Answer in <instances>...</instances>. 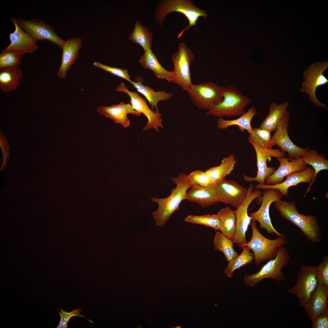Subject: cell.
<instances>
[{
  "label": "cell",
  "mask_w": 328,
  "mask_h": 328,
  "mask_svg": "<svg viewBox=\"0 0 328 328\" xmlns=\"http://www.w3.org/2000/svg\"><path fill=\"white\" fill-rule=\"evenodd\" d=\"M170 180L176 187L172 189L169 196L164 198L153 197L151 199L158 205L157 210L152 214L156 224L158 227H163L171 215L179 209L180 204L186 200L187 191L192 185L187 175L183 173H181L176 177L171 178Z\"/></svg>",
  "instance_id": "cell-1"
},
{
  "label": "cell",
  "mask_w": 328,
  "mask_h": 328,
  "mask_svg": "<svg viewBox=\"0 0 328 328\" xmlns=\"http://www.w3.org/2000/svg\"><path fill=\"white\" fill-rule=\"evenodd\" d=\"M274 206L281 217L299 228L309 241L315 243L320 242L322 231L316 216L299 213L294 201L280 200L275 202Z\"/></svg>",
  "instance_id": "cell-2"
},
{
  "label": "cell",
  "mask_w": 328,
  "mask_h": 328,
  "mask_svg": "<svg viewBox=\"0 0 328 328\" xmlns=\"http://www.w3.org/2000/svg\"><path fill=\"white\" fill-rule=\"evenodd\" d=\"M250 225L252 236L246 246L252 251L255 265L258 266L263 261L274 258L280 248L286 244L288 241L284 234L274 239L267 238L258 230L255 221L251 220Z\"/></svg>",
  "instance_id": "cell-3"
},
{
  "label": "cell",
  "mask_w": 328,
  "mask_h": 328,
  "mask_svg": "<svg viewBox=\"0 0 328 328\" xmlns=\"http://www.w3.org/2000/svg\"><path fill=\"white\" fill-rule=\"evenodd\" d=\"M178 12L183 14L187 19L189 25L182 30L177 37L180 39L186 30L196 25L199 18L203 17L207 19L208 15L204 10L195 6L192 1L189 0H169L162 1L155 13L156 21L159 24L163 23L168 14L172 12Z\"/></svg>",
  "instance_id": "cell-4"
},
{
  "label": "cell",
  "mask_w": 328,
  "mask_h": 328,
  "mask_svg": "<svg viewBox=\"0 0 328 328\" xmlns=\"http://www.w3.org/2000/svg\"><path fill=\"white\" fill-rule=\"evenodd\" d=\"M252 101L234 86L224 87L222 100L205 114L219 117L240 116L245 113V108Z\"/></svg>",
  "instance_id": "cell-5"
},
{
  "label": "cell",
  "mask_w": 328,
  "mask_h": 328,
  "mask_svg": "<svg viewBox=\"0 0 328 328\" xmlns=\"http://www.w3.org/2000/svg\"><path fill=\"white\" fill-rule=\"evenodd\" d=\"M290 258L286 249L284 246L282 247L276 257L268 260L257 272L245 275L244 282L247 285L253 287L265 278H269L278 282L283 281L285 277L282 270L288 265Z\"/></svg>",
  "instance_id": "cell-6"
},
{
  "label": "cell",
  "mask_w": 328,
  "mask_h": 328,
  "mask_svg": "<svg viewBox=\"0 0 328 328\" xmlns=\"http://www.w3.org/2000/svg\"><path fill=\"white\" fill-rule=\"evenodd\" d=\"M171 58L174 65L173 70L171 71L172 82L186 91L192 84L190 65L195 60L194 54L184 43H182L179 45L178 51L172 55Z\"/></svg>",
  "instance_id": "cell-7"
},
{
  "label": "cell",
  "mask_w": 328,
  "mask_h": 328,
  "mask_svg": "<svg viewBox=\"0 0 328 328\" xmlns=\"http://www.w3.org/2000/svg\"><path fill=\"white\" fill-rule=\"evenodd\" d=\"M328 68L327 61L315 63L308 67L303 72V80L299 89L300 92L308 95L310 101L315 106L327 109L328 107L318 99L316 92L318 87L328 83L327 79L323 74Z\"/></svg>",
  "instance_id": "cell-8"
},
{
  "label": "cell",
  "mask_w": 328,
  "mask_h": 328,
  "mask_svg": "<svg viewBox=\"0 0 328 328\" xmlns=\"http://www.w3.org/2000/svg\"><path fill=\"white\" fill-rule=\"evenodd\" d=\"M224 87L208 82L192 84L186 91L195 106L208 110L222 100Z\"/></svg>",
  "instance_id": "cell-9"
},
{
  "label": "cell",
  "mask_w": 328,
  "mask_h": 328,
  "mask_svg": "<svg viewBox=\"0 0 328 328\" xmlns=\"http://www.w3.org/2000/svg\"><path fill=\"white\" fill-rule=\"evenodd\" d=\"M316 272V266H301L296 284L287 290L289 293L296 296L299 305L304 308L318 285Z\"/></svg>",
  "instance_id": "cell-10"
},
{
  "label": "cell",
  "mask_w": 328,
  "mask_h": 328,
  "mask_svg": "<svg viewBox=\"0 0 328 328\" xmlns=\"http://www.w3.org/2000/svg\"><path fill=\"white\" fill-rule=\"evenodd\" d=\"M262 195L259 189L254 190L253 184H250L247 189L246 197L241 204L235 210L236 217V229L235 235L232 239L233 243L237 244L240 248L246 246L248 242L246 234L251 218L248 213L249 207L256 198Z\"/></svg>",
  "instance_id": "cell-11"
},
{
  "label": "cell",
  "mask_w": 328,
  "mask_h": 328,
  "mask_svg": "<svg viewBox=\"0 0 328 328\" xmlns=\"http://www.w3.org/2000/svg\"><path fill=\"white\" fill-rule=\"evenodd\" d=\"M290 114L287 110L279 121L271 142V148L278 146L282 151L287 152L288 158L292 160L302 159L308 148H302L294 144L290 138L288 132Z\"/></svg>",
  "instance_id": "cell-12"
},
{
  "label": "cell",
  "mask_w": 328,
  "mask_h": 328,
  "mask_svg": "<svg viewBox=\"0 0 328 328\" xmlns=\"http://www.w3.org/2000/svg\"><path fill=\"white\" fill-rule=\"evenodd\" d=\"M115 90L117 92L127 94L130 98V103L133 108L140 114H144L147 118L148 122L143 128L144 130L153 128L158 132L159 128H163L162 114L158 108L155 109V112L152 110L145 99L136 92L129 90L123 82L120 83Z\"/></svg>",
  "instance_id": "cell-13"
},
{
  "label": "cell",
  "mask_w": 328,
  "mask_h": 328,
  "mask_svg": "<svg viewBox=\"0 0 328 328\" xmlns=\"http://www.w3.org/2000/svg\"><path fill=\"white\" fill-rule=\"evenodd\" d=\"M20 27L37 41L47 40L56 44L61 49L65 41L55 32L53 27L44 20L38 19H17Z\"/></svg>",
  "instance_id": "cell-14"
},
{
  "label": "cell",
  "mask_w": 328,
  "mask_h": 328,
  "mask_svg": "<svg viewBox=\"0 0 328 328\" xmlns=\"http://www.w3.org/2000/svg\"><path fill=\"white\" fill-rule=\"evenodd\" d=\"M263 190L260 207L256 211L250 213L249 216L251 220L258 221L260 227L265 230L268 234H274L277 236H282V234L277 231L272 224L269 215V208L272 203L282 200L283 196L276 190Z\"/></svg>",
  "instance_id": "cell-15"
},
{
  "label": "cell",
  "mask_w": 328,
  "mask_h": 328,
  "mask_svg": "<svg viewBox=\"0 0 328 328\" xmlns=\"http://www.w3.org/2000/svg\"><path fill=\"white\" fill-rule=\"evenodd\" d=\"M218 202L238 207L244 200L247 189L237 182L225 179L214 186Z\"/></svg>",
  "instance_id": "cell-16"
},
{
  "label": "cell",
  "mask_w": 328,
  "mask_h": 328,
  "mask_svg": "<svg viewBox=\"0 0 328 328\" xmlns=\"http://www.w3.org/2000/svg\"><path fill=\"white\" fill-rule=\"evenodd\" d=\"M256 155L257 165L258 168L256 176L254 177L243 175L244 179L248 182L256 181L261 184H265V179L272 174L275 169L273 167L268 166L267 160L271 157L277 158L285 156L286 153L280 149H265L252 145Z\"/></svg>",
  "instance_id": "cell-17"
},
{
  "label": "cell",
  "mask_w": 328,
  "mask_h": 328,
  "mask_svg": "<svg viewBox=\"0 0 328 328\" xmlns=\"http://www.w3.org/2000/svg\"><path fill=\"white\" fill-rule=\"evenodd\" d=\"M16 18L13 17L11 20L13 23L15 29L13 32H10L9 38L10 44L2 51H14L20 53L23 55L27 53H32L39 48L35 40L26 32L19 26Z\"/></svg>",
  "instance_id": "cell-18"
},
{
  "label": "cell",
  "mask_w": 328,
  "mask_h": 328,
  "mask_svg": "<svg viewBox=\"0 0 328 328\" xmlns=\"http://www.w3.org/2000/svg\"><path fill=\"white\" fill-rule=\"evenodd\" d=\"M314 171L313 168L307 167L305 169L289 174L286 176L284 181L274 185L261 184L255 185V189H271L278 190L282 196H289L288 190L289 188L302 183H310L313 179Z\"/></svg>",
  "instance_id": "cell-19"
},
{
  "label": "cell",
  "mask_w": 328,
  "mask_h": 328,
  "mask_svg": "<svg viewBox=\"0 0 328 328\" xmlns=\"http://www.w3.org/2000/svg\"><path fill=\"white\" fill-rule=\"evenodd\" d=\"M280 165L273 173L267 177L265 184L274 185L281 183L284 178L292 173L303 170L306 168L307 164L302 159L292 160L285 156L277 158Z\"/></svg>",
  "instance_id": "cell-20"
},
{
  "label": "cell",
  "mask_w": 328,
  "mask_h": 328,
  "mask_svg": "<svg viewBox=\"0 0 328 328\" xmlns=\"http://www.w3.org/2000/svg\"><path fill=\"white\" fill-rule=\"evenodd\" d=\"M97 110L100 114L112 119L116 124H119L125 128L130 125L128 114L139 116L141 114L134 109L131 104H125L123 101L111 106H101Z\"/></svg>",
  "instance_id": "cell-21"
},
{
  "label": "cell",
  "mask_w": 328,
  "mask_h": 328,
  "mask_svg": "<svg viewBox=\"0 0 328 328\" xmlns=\"http://www.w3.org/2000/svg\"><path fill=\"white\" fill-rule=\"evenodd\" d=\"M82 44L81 39L78 37L71 38L64 41L61 49V63L57 74L59 78H66L67 71L77 58Z\"/></svg>",
  "instance_id": "cell-22"
},
{
  "label": "cell",
  "mask_w": 328,
  "mask_h": 328,
  "mask_svg": "<svg viewBox=\"0 0 328 328\" xmlns=\"http://www.w3.org/2000/svg\"><path fill=\"white\" fill-rule=\"evenodd\" d=\"M328 287L318 285L305 309L312 322L317 316L328 310Z\"/></svg>",
  "instance_id": "cell-23"
},
{
  "label": "cell",
  "mask_w": 328,
  "mask_h": 328,
  "mask_svg": "<svg viewBox=\"0 0 328 328\" xmlns=\"http://www.w3.org/2000/svg\"><path fill=\"white\" fill-rule=\"evenodd\" d=\"M187 192L186 200L196 203L203 208L210 207L218 202L217 194L213 185L203 187L194 184Z\"/></svg>",
  "instance_id": "cell-24"
},
{
  "label": "cell",
  "mask_w": 328,
  "mask_h": 328,
  "mask_svg": "<svg viewBox=\"0 0 328 328\" xmlns=\"http://www.w3.org/2000/svg\"><path fill=\"white\" fill-rule=\"evenodd\" d=\"M135 80V82L131 80L130 82L138 92L143 95L147 100L151 106L152 109L154 108H155V109L158 108L157 104L160 101L168 100L173 96L171 93L163 91H155L149 86L144 85L143 84V80L141 77H136Z\"/></svg>",
  "instance_id": "cell-25"
},
{
  "label": "cell",
  "mask_w": 328,
  "mask_h": 328,
  "mask_svg": "<svg viewBox=\"0 0 328 328\" xmlns=\"http://www.w3.org/2000/svg\"><path fill=\"white\" fill-rule=\"evenodd\" d=\"M237 162L235 155L231 154L227 157L223 158L219 165L211 167L205 172L212 184L214 186L225 179L226 176L231 173Z\"/></svg>",
  "instance_id": "cell-26"
},
{
  "label": "cell",
  "mask_w": 328,
  "mask_h": 328,
  "mask_svg": "<svg viewBox=\"0 0 328 328\" xmlns=\"http://www.w3.org/2000/svg\"><path fill=\"white\" fill-rule=\"evenodd\" d=\"M22 76L19 67L0 69V88L6 93L15 90L21 83Z\"/></svg>",
  "instance_id": "cell-27"
},
{
  "label": "cell",
  "mask_w": 328,
  "mask_h": 328,
  "mask_svg": "<svg viewBox=\"0 0 328 328\" xmlns=\"http://www.w3.org/2000/svg\"><path fill=\"white\" fill-rule=\"evenodd\" d=\"M257 113L255 108L252 107L247 112L236 119L228 120L220 118L217 122V128L219 129H223L231 126L236 125L241 131L246 130L250 134L253 130L251 125V121Z\"/></svg>",
  "instance_id": "cell-28"
},
{
  "label": "cell",
  "mask_w": 328,
  "mask_h": 328,
  "mask_svg": "<svg viewBox=\"0 0 328 328\" xmlns=\"http://www.w3.org/2000/svg\"><path fill=\"white\" fill-rule=\"evenodd\" d=\"M139 61L144 68L152 71L158 79L172 82L171 71L167 70L162 66L151 49L145 51Z\"/></svg>",
  "instance_id": "cell-29"
},
{
  "label": "cell",
  "mask_w": 328,
  "mask_h": 328,
  "mask_svg": "<svg viewBox=\"0 0 328 328\" xmlns=\"http://www.w3.org/2000/svg\"><path fill=\"white\" fill-rule=\"evenodd\" d=\"M289 105V101L279 104L275 102L271 103L269 106L268 114L261 124L260 127L271 132L275 131Z\"/></svg>",
  "instance_id": "cell-30"
},
{
  "label": "cell",
  "mask_w": 328,
  "mask_h": 328,
  "mask_svg": "<svg viewBox=\"0 0 328 328\" xmlns=\"http://www.w3.org/2000/svg\"><path fill=\"white\" fill-rule=\"evenodd\" d=\"M303 162L311 166L314 170L313 178L306 191L304 196L309 192L316 178L317 175L320 171L328 169V160L323 154H319L316 151L309 149L302 158Z\"/></svg>",
  "instance_id": "cell-31"
},
{
  "label": "cell",
  "mask_w": 328,
  "mask_h": 328,
  "mask_svg": "<svg viewBox=\"0 0 328 328\" xmlns=\"http://www.w3.org/2000/svg\"><path fill=\"white\" fill-rule=\"evenodd\" d=\"M217 214L221 223V232L232 239L235 235L236 229L235 210H233L227 207L220 209Z\"/></svg>",
  "instance_id": "cell-32"
},
{
  "label": "cell",
  "mask_w": 328,
  "mask_h": 328,
  "mask_svg": "<svg viewBox=\"0 0 328 328\" xmlns=\"http://www.w3.org/2000/svg\"><path fill=\"white\" fill-rule=\"evenodd\" d=\"M133 43L140 46L144 51L151 49L153 37L150 30L138 21L135 23L134 29L129 36Z\"/></svg>",
  "instance_id": "cell-33"
},
{
  "label": "cell",
  "mask_w": 328,
  "mask_h": 328,
  "mask_svg": "<svg viewBox=\"0 0 328 328\" xmlns=\"http://www.w3.org/2000/svg\"><path fill=\"white\" fill-rule=\"evenodd\" d=\"M234 243L232 239L227 237L221 232L216 231L213 241L214 249L222 251L228 262L238 255L233 248Z\"/></svg>",
  "instance_id": "cell-34"
},
{
  "label": "cell",
  "mask_w": 328,
  "mask_h": 328,
  "mask_svg": "<svg viewBox=\"0 0 328 328\" xmlns=\"http://www.w3.org/2000/svg\"><path fill=\"white\" fill-rule=\"evenodd\" d=\"M253 260V253L250 252V249L246 246L243 248L242 251L240 255L228 262L224 272L228 277L231 278L235 270L251 263Z\"/></svg>",
  "instance_id": "cell-35"
},
{
  "label": "cell",
  "mask_w": 328,
  "mask_h": 328,
  "mask_svg": "<svg viewBox=\"0 0 328 328\" xmlns=\"http://www.w3.org/2000/svg\"><path fill=\"white\" fill-rule=\"evenodd\" d=\"M184 220L188 223L204 225L216 231H221L220 221L217 214L199 216L190 215L186 217Z\"/></svg>",
  "instance_id": "cell-36"
},
{
  "label": "cell",
  "mask_w": 328,
  "mask_h": 328,
  "mask_svg": "<svg viewBox=\"0 0 328 328\" xmlns=\"http://www.w3.org/2000/svg\"><path fill=\"white\" fill-rule=\"evenodd\" d=\"M272 137L271 132L259 127L253 128L248 139L251 145L269 149H272L270 147Z\"/></svg>",
  "instance_id": "cell-37"
},
{
  "label": "cell",
  "mask_w": 328,
  "mask_h": 328,
  "mask_svg": "<svg viewBox=\"0 0 328 328\" xmlns=\"http://www.w3.org/2000/svg\"><path fill=\"white\" fill-rule=\"evenodd\" d=\"M23 55L14 51H1L0 53V69L19 67L22 61Z\"/></svg>",
  "instance_id": "cell-38"
},
{
  "label": "cell",
  "mask_w": 328,
  "mask_h": 328,
  "mask_svg": "<svg viewBox=\"0 0 328 328\" xmlns=\"http://www.w3.org/2000/svg\"><path fill=\"white\" fill-rule=\"evenodd\" d=\"M316 267V277L318 285L328 287V255L324 256Z\"/></svg>",
  "instance_id": "cell-39"
},
{
  "label": "cell",
  "mask_w": 328,
  "mask_h": 328,
  "mask_svg": "<svg viewBox=\"0 0 328 328\" xmlns=\"http://www.w3.org/2000/svg\"><path fill=\"white\" fill-rule=\"evenodd\" d=\"M192 185L196 184L203 187H207L212 185L205 172L196 170L187 175Z\"/></svg>",
  "instance_id": "cell-40"
},
{
  "label": "cell",
  "mask_w": 328,
  "mask_h": 328,
  "mask_svg": "<svg viewBox=\"0 0 328 328\" xmlns=\"http://www.w3.org/2000/svg\"><path fill=\"white\" fill-rule=\"evenodd\" d=\"M81 310V309L80 308L78 309H74L70 312H68L64 311L62 309H61L60 310L61 312H58L60 317V320L59 324L56 328H68V323L71 318L74 316H78L82 318H85L87 319L90 322L93 323L92 321L87 319L85 315L80 314V313Z\"/></svg>",
  "instance_id": "cell-41"
},
{
  "label": "cell",
  "mask_w": 328,
  "mask_h": 328,
  "mask_svg": "<svg viewBox=\"0 0 328 328\" xmlns=\"http://www.w3.org/2000/svg\"><path fill=\"white\" fill-rule=\"evenodd\" d=\"M93 65L96 67L101 69L113 75L125 79L129 82L131 80L127 70L109 66L95 61L93 63Z\"/></svg>",
  "instance_id": "cell-42"
},
{
  "label": "cell",
  "mask_w": 328,
  "mask_h": 328,
  "mask_svg": "<svg viewBox=\"0 0 328 328\" xmlns=\"http://www.w3.org/2000/svg\"><path fill=\"white\" fill-rule=\"evenodd\" d=\"M312 322V328H328V310L316 317Z\"/></svg>",
  "instance_id": "cell-43"
}]
</instances>
